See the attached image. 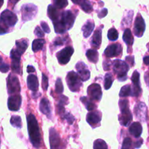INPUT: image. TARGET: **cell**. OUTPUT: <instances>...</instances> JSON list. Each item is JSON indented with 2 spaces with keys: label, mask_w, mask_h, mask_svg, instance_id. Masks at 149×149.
Listing matches in <instances>:
<instances>
[{
  "label": "cell",
  "mask_w": 149,
  "mask_h": 149,
  "mask_svg": "<svg viewBox=\"0 0 149 149\" xmlns=\"http://www.w3.org/2000/svg\"><path fill=\"white\" fill-rule=\"evenodd\" d=\"M87 95L90 97V100H97V101L100 100V99L102 98L103 93H102V90L100 84L94 83L89 86L87 88Z\"/></svg>",
  "instance_id": "11"
},
{
  "label": "cell",
  "mask_w": 149,
  "mask_h": 149,
  "mask_svg": "<svg viewBox=\"0 0 149 149\" xmlns=\"http://www.w3.org/2000/svg\"><path fill=\"white\" fill-rule=\"evenodd\" d=\"M45 44V41L42 39H37L33 40L32 42V50L34 52H37L43 48L44 45Z\"/></svg>",
  "instance_id": "28"
},
{
  "label": "cell",
  "mask_w": 149,
  "mask_h": 149,
  "mask_svg": "<svg viewBox=\"0 0 149 149\" xmlns=\"http://www.w3.org/2000/svg\"><path fill=\"white\" fill-rule=\"evenodd\" d=\"M71 1H72L74 3V4H79V5H80V4H81V2H82L84 0H71Z\"/></svg>",
  "instance_id": "53"
},
{
  "label": "cell",
  "mask_w": 149,
  "mask_h": 149,
  "mask_svg": "<svg viewBox=\"0 0 149 149\" xmlns=\"http://www.w3.org/2000/svg\"><path fill=\"white\" fill-rule=\"evenodd\" d=\"M86 56H87L89 61L93 63H96L97 62V61H98L99 53L95 49H90L86 52Z\"/></svg>",
  "instance_id": "26"
},
{
  "label": "cell",
  "mask_w": 149,
  "mask_h": 149,
  "mask_svg": "<svg viewBox=\"0 0 149 149\" xmlns=\"http://www.w3.org/2000/svg\"><path fill=\"white\" fill-rule=\"evenodd\" d=\"M76 68L78 72L79 77L81 79V81H86L90 78V72L87 69V66L84 62L80 61L76 65Z\"/></svg>",
  "instance_id": "15"
},
{
  "label": "cell",
  "mask_w": 149,
  "mask_h": 149,
  "mask_svg": "<svg viewBox=\"0 0 149 149\" xmlns=\"http://www.w3.org/2000/svg\"><path fill=\"white\" fill-rule=\"evenodd\" d=\"M34 71H35L34 67L32 66V65H28V67H27V72L28 73L31 74V73L34 72Z\"/></svg>",
  "instance_id": "49"
},
{
  "label": "cell",
  "mask_w": 149,
  "mask_h": 149,
  "mask_svg": "<svg viewBox=\"0 0 149 149\" xmlns=\"http://www.w3.org/2000/svg\"><path fill=\"white\" fill-rule=\"evenodd\" d=\"M27 85L30 90L35 93L39 89V81L36 75L30 74L27 77Z\"/></svg>",
  "instance_id": "21"
},
{
  "label": "cell",
  "mask_w": 149,
  "mask_h": 149,
  "mask_svg": "<svg viewBox=\"0 0 149 149\" xmlns=\"http://www.w3.org/2000/svg\"><path fill=\"white\" fill-rule=\"evenodd\" d=\"M34 33L39 38H43L44 36H45V34H44V31L42 30V29H41L39 26H36V29H35Z\"/></svg>",
  "instance_id": "42"
},
{
  "label": "cell",
  "mask_w": 149,
  "mask_h": 149,
  "mask_svg": "<svg viewBox=\"0 0 149 149\" xmlns=\"http://www.w3.org/2000/svg\"><path fill=\"white\" fill-rule=\"evenodd\" d=\"M42 88L45 91H47L48 88V78L46 75H45L44 73H42Z\"/></svg>",
  "instance_id": "39"
},
{
  "label": "cell",
  "mask_w": 149,
  "mask_h": 149,
  "mask_svg": "<svg viewBox=\"0 0 149 149\" xmlns=\"http://www.w3.org/2000/svg\"><path fill=\"white\" fill-rule=\"evenodd\" d=\"M53 3L57 9H63L68 5V0H53Z\"/></svg>",
  "instance_id": "37"
},
{
  "label": "cell",
  "mask_w": 149,
  "mask_h": 149,
  "mask_svg": "<svg viewBox=\"0 0 149 149\" xmlns=\"http://www.w3.org/2000/svg\"><path fill=\"white\" fill-rule=\"evenodd\" d=\"M129 132L135 138H138L141 137L143 132V127L140 122H133L129 127Z\"/></svg>",
  "instance_id": "22"
},
{
  "label": "cell",
  "mask_w": 149,
  "mask_h": 149,
  "mask_svg": "<svg viewBox=\"0 0 149 149\" xmlns=\"http://www.w3.org/2000/svg\"><path fill=\"white\" fill-rule=\"evenodd\" d=\"M47 15L48 17H49L50 20H52V22H55L58 20L60 18L61 13L58 12L56 7H54L53 5H49L47 8Z\"/></svg>",
  "instance_id": "25"
},
{
  "label": "cell",
  "mask_w": 149,
  "mask_h": 149,
  "mask_svg": "<svg viewBox=\"0 0 149 149\" xmlns=\"http://www.w3.org/2000/svg\"><path fill=\"white\" fill-rule=\"evenodd\" d=\"M22 98L20 95H14L8 98L7 106L8 109L13 111H17L21 106Z\"/></svg>",
  "instance_id": "16"
},
{
  "label": "cell",
  "mask_w": 149,
  "mask_h": 149,
  "mask_svg": "<svg viewBox=\"0 0 149 149\" xmlns=\"http://www.w3.org/2000/svg\"><path fill=\"white\" fill-rule=\"evenodd\" d=\"M50 149H63V142L58 132L54 128L49 129Z\"/></svg>",
  "instance_id": "10"
},
{
  "label": "cell",
  "mask_w": 149,
  "mask_h": 149,
  "mask_svg": "<svg viewBox=\"0 0 149 149\" xmlns=\"http://www.w3.org/2000/svg\"><path fill=\"white\" fill-rule=\"evenodd\" d=\"M135 113L136 117L139 120L145 122L147 118V107L146 104L142 102H140L135 106Z\"/></svg>",
  "instance_id": "17"
},
{
  "label": "cell",
  "mask_w": 149,
  "mask_h": 149,
  "mask_svg": "<svg viewBox=\"0 0 149 149\" xmlns=\"http://www.w3.org/2000/svg\"><path fill=\"white\" fill-rule=\"evenodd\" d=\"M7 91L9 94H15L20 92V85L19 79L15 75L10 74L7 79Z\"/></svg>",
  "instance_id": "9"
},
{
  "label": "cell",
  "mask_w": 149,
  "mask_h": 149,
  "mask_svg": "<svg viewBox=\"0 0 149 149\" xmlns=\"http://www.w3.org/2000/svg\"><path fill=\"white\" fill-rule=\"evenodd\" d=\"M3 3H4V0H0V7L2 6Z\"/></svg>",
  "instance_id": "55"
},
{
  "label": "cell",
  "mask_w": 149,
  "mask_h": 149,
  "mask_svg": "<svg viewBox=\"0 0 149 149\" xmlns=\"http://www.w3.org/2000/svg\"><path fill=\"white\" fill-rule=\"evenodd\" d=\"M126 61L127 63H130L131 66L134 65V57L133 56H127L126 57Z\"/></svg>",
  "instance_id": "47"
},
{
  "label": "cell",
  "mask_w": 149,
  "mask_h": 149,
  "mask_svg": "<svg viewBox=\"0 0 149 149\" xmlns=\"http://www.w3.org/2000/svg\"><path fill=\"white\" fill-rule=\"evenodd\" d=\"M7 31H6L5 29H4L3 27L0 26V34H4V33H7Z\"/></svg>",
  "instance_id": "52"
},
{
  "label": "cell",
  "mask_w": 149,
  "mask_h": 149,
  "mask_svg": "<svg viewBox=\"0 0 149 149\" xmlns=\"http://www.w3.org/2000/svg\"><path fill=\"white\" fill-rule=\"evenodd\" d=\"M15 45L16 48L15 49V50L19 55H22L24 53L25 51L26 50V49L28 48V46H29V42H28L27 39H20V40L16 41Z\"/></svg>",
  "instance_id": "24"
},
{
  "label": "cell",
  "mask_w": 149,
  "mask_h": 149,
  "mask_svg": "<svg viewBox=\"0 0 149 149\" xmlns=\"http://www.w3.org/2000/svg\"><path fill=\"white\" fill-rule=\"evenodd\" d=\"M75 15L71 10H65L61 13L60 18L53 22L55 31L57 33H64L67 30H70L74 26Z\"/></svg>",
  "instance_id": "1"
},
{
  "label": "cell",
  "mask_w": 149,
  "mask_h": 149,
  "mask_svg": "<svg viewBox=\"0 0 149 149\" xmlns=\"http://www.w3.org/2000/svg\"><path fill=\"white\" fill-rule=\"evenodd\" d=\"M112 84H113V77L111 74L107 73L105 76L104 79V88L105 90H109L111 87Z\"/></svg>",
  "instance_id": "32"
},
{
  "label": "cell",
  "mask_w": 149,
  "mask_h": 149,
  "mask_svg": "<svg viewBox=\"0 0 149 149\" xmlns=\"http://www.w3.org/2000/svg\"><path fill=\"white\" fill-rule=\"evenodd\" d=\"M64 39H63V38L61 37H57L56 39L54 40L53 42V45H55V46H61V45H63L64 44Z\"/></svg>",
  "instance_id": "44"
},
{
  "label": "cell",
  "mask_w": 149,
  "mask_h": 149,
  "mask_svg": "<svg viewBox=\"0 0 149 149\" xmlns=\"http://www.w3.org/2000/svg\"><path fill=\"white\" fill-rule=\"evenodd\" d=\"M37 7L33 4H24L21 7L22 18L24 21H28L34 18L37 13Z\"/></svg>",
  "instance_id": "7"
},
{
  "label": "cell",
  "mask_w": 149,
  "mask_h": 149,
  "mask_svg": "<svg viewBox=\"0 0 149 149\" xmlns=\"http://www.w3.org/2000/svg\"><path fill=\"white\" fill-rule=\"evenodd\" d=\"M143 144V140L142 139H140L139 141H136V142L135 143V144H134V146H135V148H139L141 146V145Z\"/></svg>",
  "instance_id": "48"
},
{
  "label": "cell",
  "mask_w": 149,
  "mask_h": 149,
  "mask_svg": "<svg viewBox=\"0 0 149 149\" xmlns=\"http://www.w3.org/2000/svg\"><path fill=\"white\" fill-rule=\"evenodd\" d=\"M0 144H1V139H0Z\"/></svg>",
  "instance_id": "58"
},
{
  "label": "cell",
  "mask_w": 149,
  "mask_h": 149,
  "mask_svg": "<svg viewBox=\"0 0 149 149\" xmlns=\"http://www.w3.org/2000/svg\"><path fill=\"white\" fill-rule=\"evenodd\" d=\"M55 92L58 94H61L63 92V85L61 78H58L55 83Z\"/></svg>",
  "instance_id": "38"
},
{
  "label": "cell",
  "mask_w": 149,
  "mask_h": 149,
  "mask_svg": "<svg viewBox=\"0 0 149 149\" xmlns=\"http://www.w3.org/2000/svg\"><path fill=\"white\" fill-rule=\"evenodd\" d=\"M101 119V113L97 111H93L88 113L87 115V117H86L87 123L93 127H95L97 124L100 123Z\"/></svg>",
  "instance_id": "18"
},
{
  "label": "cell",
  "mask_w": 149,
  "mask_h": 149,
  "mask_svg": "<svg viewBox=\"0 0 149 149\" xmlns=\"http://www.w3.org/2000/svg\"><path fill=\"white\" fill-rule=\"evenodd\" d=\"M80 100H81V101L84 103L86 109H87L89 111H93L96 109L95 105L92 102V100L87 99V97H81Z\"/></svg>",
  "instance_id": "29"
},
{
  "label": "cell",
  "mask_w": 149,
  "mask_h": 149,
  "mask_svg": "<svg viewBox=\"0 0 149 149\" xmlns=\"http://www.w3.org/2000/svg\"><path fill=\"white\" fill-rule=\"evenodd\" d=\"M144 79H145V81H146V84L149 87V72L146 73Z\"/></svg>",
  "instance_id": "50"
},
{
  "label": "cell",
  "mask_w": 149,
  "mask_h": 149,
  "mask_svg": "<svg viewBox=\"0 0 149 149\" xmlns=\"http://www.w3.org/2000/svg\"><path fill=\"white\" fill-rule=\"evenodd\" d=\"M63 119H66L67 122H68V124H69V125H72L73 122H74V120H75V118H74V116H73L70 113H65V114L63 116Z\"/></svg>",
  "instance_id": "40"
},
{
  "label": "cell",
  "mask_w": 149,
  "mask_h": 149,
  "mask_svg": "<svg viewBox=\"0 0 149 149\" xmlns=\"http://www.w3.org/2000/svg\"><path fill=\"white\" fill-rule=\"evenodd\" d=\"M10 124L14 127L20 129L22 127V121L21 118L19 116H13L10 119Z\"/></svg>",
  "instance_id": "31"
},
{
  "label": "cell",
  "mask_w": 149,
  "mask_h": 149,
  "mask_svg": "<svg viewBox=\"0 0 149 149\" xmlns=\"http://www.w3.org/2000/svg\"><path fill=\"white\" fill-rule=\"evenodd\" d=\"M103 26H101L99 29H97L94 32L93 38H92L91 45L92 46L94 47L95 48H99L102 42V28Z\"/></svg>",
  "instance_id": "20"
},
{
  "label": "cell",
  "mask_w": 149,
  "mask_h": 149,
  "mask_svg": "<svg viewBox=\"0 0 149 149\" xmlns=\"http://www.w3.org/2000/svg\"><path fill=\"white\" fill-rule=\"evenodd\" d=\"M108 38L110 41H116L119 38V33L117 30L114 28H111L108 31Z\"/></svg>",
  "instance_id": "34"
},
{
  "label": "cell",
  "mask_w": 149,
  "mask_h": 149,
  "mask_svg": "<svg viewBox=\"0 0 149 149\" xmlns=\"http://www.w3.org/2000/svg\"><path fill=\"white\" fill-rule=\"evenodd\" d=\"M27 125L31 143L33 147L39 148L41 146V141H42L40 129L36 117L32 113H30L29 116H27Z\"/></svg>",
  "instance_id": "2"
},
{
  "label": "cell",
  "mask_w": 149,
  "mask_h": 149,
  "mask_svg": "<svg viewBox=\"0 0 149 149\" xmlns=\"http://www.w3.org/2000/svg\"><path fill=\"white\" fill-rule=\"evenodd\" d=\"M143 62L146 65H149V56H145L143 58Z\"/></svg>",
  "instance_id": "51"
},
{
  "label": "cell",
  "mask_w": 149,
  "mask_h": 149,
  "mask_svg": "<svg viewBox=\"0 0 149 149\" xmlns=\"http://www.w3.org/2000/svg\"><path fill=\"white\" fill-rule=\"evenodd\" d=\"M74 52V48L71 46H68L61 49L56 55L59 63L61 65H65V64L68 63L70 61V59H71Z\"/></svg>",
  "instance_id": "8"
},
{
  "label": "cell",
  "mask_w": 149,
  "mask_h": 149,
  "mask_svg": "<svg viewBox=\"0 0 149 149\" xmlns=\"http://www.w3.org/2000/svg\"><path fill=\"white\" fill-rule=\"evenodd\" d=\"M95 29V23L93 20H87L84 26L81 28V31L83 32V36L84 38H87L90 36L92 32Z\"/></svg>",
  "instance_id": "23"
},
{
  "label": "cell",
  "mask_w": 149,
  "mask_h": 149,
  "mask_svg": "<svg viewBox=\"0 0 149 149\" xmlns=\"http://www.w3.org/2000/svg\"><path fill=\"white\" fill-rule=\"evenodd\" d=\"M39 110L43 114L46 115L48 118H49L51 113H52V111H51L49 101L46 97H44L41 100L40 104H39Z\"/></svg>",
  "instance_id": "19"
},
{
  "label": "cell",
  "mask_w": 149,
  "mask_h": 149,
  "mask_svg": "<svg viewBox=\"0 0 149 149\" xmlns=\"http://www.w3.org/2000/svg\"><path fill=\"white\" fill-rule=\"evenodd\" d=\"M135 148V146L133 145V142H132V139L130 138H125L124 140L123 143H122V149H134Z\"/></svg>",
  "instance_id": "36"
},
{
  "label": "cell",
  "mask_w": 149,
  "mask_h": 149,
  "mask_svg": "<svg viewBox=\"0 0 149 149\" xmlns=\"http://www.w3.org/2000/svg\"><path fill=\"white\" fill-rule=\"evenodd\" d=\"M111 61L109 59H106L103 61V68H104L105 71H108V70L110 69L111 68V65H112L111 63Z\"/></svg>",
  "instance_id": "43"
},
{
  "label": "cell",
  "mask_w": 149,
  "mask_h": 149,
  "mask_svg": "<svg viewBox=\"0 0 149 149\" xmlns=\"http://www.w3.org/2000/svg\"><path fill=\"white\" fill-rule=\"evenodd\" d=\"M1 63H2V58H1V57L0 56V64H1Z\"/></svg>",
  "instance_id": "56"
},
{
  "label": "cell",
  "mask_w": 149,
  "mask_h": 149,
  "mask_svg": "<svg viewBox=\"0 0 149 149\" xmlns=\"http://www.w3.org/2000/svg\"><path fill=\"white\" fill-rule=\"evenodd\" d=\"M122 54V47L119 43L112 44L108 46L105 49L104 55L107 58H113V57H118Z\"/></svg>",
  "instance_id": "13"
},
{
  "label": "cell",
  "mask_w": 149,
  "mask_h": 149,
  "mask_svg": "<svg viewBox=\"0 0 149 149\" xmlns=\"http://www.w3.org/2000/svg\"><path fill=\"white\" fill-rule=\"evenodd\" d=\"M108 14V10L107 9H103L100 13H98V17L99 18H103L105 16H106V15Z\"/></svg>",
  "instance_id": "46"
},
{
  "label": "cell",
  "mask_w": 149,
  "mask_h": 149,
  "mask_svg": "<svg viewBox=\"0 0 149 149\" xmlns=\"http://www.w3.org/2000/svg\"><path fill=\"white\" fill-rule=\"evenodd\" d=\"M146 30L145 20L143 18L141 15L138 13L135 20L134 24V33L138 37H141L143 35Z\"/></svg>",
  "instance_id": "12"
},
{
  "label": "cell",
  "mask_w": 149,
  "mask_h": 149,
  "mask_svg": "<svg viewBox=\"0 0 149 149\" xmlns=\"http://www.w3.org/2000/svg\"><path fill=\"white\" fill-rule=\"evenodd\" d=\"M123 40L128 46H132L134 42V38L132 36V31L130 29H126L124 31Z\"/></svg>",
  "instance_id": "27"
},
{
  "label": "cell",
  "mask_w": 149,
  "mask_h": 149,
  "mask_svg": "<svg viewBox=\"0 0 149 149\" xmlns=\"http://www.w3.org/2000/svg\"><path fill=\"white\" fill-rule=\"evenodd\" d=\"M132 82L133 84V87L132 89V95L131 96L133 97H138L141 93V82H140V74L137 71H135L132 74Z\"/></svg>",
  "instance_id": "14"
},
{
  "label": "cell",
  "mask_w": 149,
  "mask_h": 149,
  "mask_svg": "<svg viewBox=\"0 0 149 149\" xmlns=\"http://www.w3.org/2000/svg\"><path fill=\"white\" fill-rule=\"evenodd\" d=\"M132 95V88H131L130 85L127 84V85H125L122 87L119 93V96L122 97H126L128 96H131Z\"/></svg>",
  "instance_id": "30"
},
{
  "label": "cell",
  "mask_w": 149,
  "mask_h": 149,
  "mask_svg": "<svg viewBox=\"0 0 149 149\" xmlns=\"http://www.w3.org/2000/svg\"><path fill=\"white\" fill-rule=\"evenodd\" d=\"M17 22V17L15 14L9 10H5L0 15V26L4 29L13 27Z\"/></svg>",
  "instance_id": "5"
},
{
  "label": "cell",
  "mask_w": 149,
  "mask_h": 149,
  "mask_svg": "<svg viewBox=\"0 0 149 149\" xmlns=\"http://www.w3.org/2000/svg\"><path fill=\"white\" fill-rule=\"evenodd\" d=\"M113 72L117 76V79L120 81H125L127 79V72L130 69L128 64L122 60L116 59L113 61Z\"/></svg>",
  "instance_id": "4"
},
{
  "label": "cell",
  "mask_w": 149,
  "mask_h": 149,
  "mask_svg": "<svg viewBox=\"0 0 149 149\" xmlns=\"http://www.w3.org/2000/svg\"><path fill=\"white\" fill-rule=\"evenodd\" d=\"M66 82L70 90L74 93L78 92L82 86L81 79L79 77L78 74L74 72V71H70L67 74Z\"/></svg>",
  "instance_id": "6"
},
{
  "label": "cell",
  "mask_w": 149,
  "mask_h": 149,
  "mask_svg": "<svg viewBox=\"0 0 149 149\" xmlns=\"http://www.w3.org/2000/svg\"><path fill=\"white\" fill-rule=\"evenodd\" d=\"M41 26H42L43 31H45V33H48L50 32V29H49V26H48V24L46 23V22H44V21L41 22Z\"/></svg>",
  "instance_id": "45"
},
{
  "label": "cell",
  "mask_w": 149,
  "mask_h": 149,
  "mask_svg": "<svg viewBox=\"0 0 149 149\" xmlns=\"http://www.w3.org/2000/svg\"><path fill=\"white\" fill-rule=\"evenodd\" d=\"M18 1H19V0H9V1H10V3H12V4H16V3H17Z\"/></svg>",
  "instance_id": "54"
},
{
  "label": "cell",
  "mask_w": 149,
  "mask_h": 149,
  "mask_svg": "<svg viewBox=\"0 0 149 149\" xmlns=\"http://www.w3.org/2000/svg\"><path fill=\"white\" fill-rule=\"evenodd\" d=\"M148 52H149V44L148 45Z\"/></svg>",
  "instance_id": "57"
},
{
  "label": "cell",
  "mask_w": 149,
  "mask_h": 149,
  "mask_svg": "<svg viewBox=\"0 0 149 149\" xmlns=\"http://www.w3.org/2000/svg\"><path fill=\"white\" fill-rule=\"evenodd\" d=\"M10 70V65L5 63L0 64V71L2 73H7Z\"/></svg>",
  "instance_id": "41"
},
{
  "label": "cell",
  "mask_w": 149,
  "mask_h": 149,
  "mask_svg": "<svg viewBox=\"0 0 149 149\" xmlns=\"http://www.w3.org/2000/svg\"><path fill=\"white\" fill-rule=\"evenodd\" d=\"M121 113L119 116V121L122 126L127 127L132 121V114L129 108L127 99H122L119 102Z\"/></svg>",
  "instance_id": "3"
},
{
  "label": "cell",
  "mask_w": 149,
  "mask_h": 149,
  "mask_svg": "<svg viewBox=\"0 0 149 149\" xmlns=\"http://www.w3.org/2000/svg\"><path fill=\"white\" fill-rule=\"evenodd\" d=\"M93 149H108V146L104 141L97 139L94 142Z\"/></svg>",
  "instance_id": "35"
},
{
  "label": "cell",
  "mask_w": 149,
  "mask_h": 149,
  "mask_svg": "<svg viewBox=\"0 0 149 149\" xmlns=\"http://www.w3.org/2000/svg\"><path fill=\"white\" fill-rule=\"evenodd\" d=\"M79 6L81 7V10H83L87 13H90L93 10V6L89 2L88 0H84Z\"/></svg>",
  "instance_id": "33"
}]
</instances>
